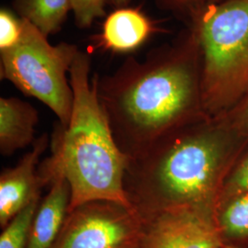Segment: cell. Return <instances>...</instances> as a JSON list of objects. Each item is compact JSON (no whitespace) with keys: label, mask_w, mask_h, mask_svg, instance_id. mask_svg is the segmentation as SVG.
Segmentation results:
<instances>
[{"label":"cell","mask_w":248,"mask_h":248,"mask_svg":"<svg viewBox=\"0 0 248 248\" xmlns=\"http://www.w3.org/2000/svg\"><path fill=\"white\" fill-rule=\"evenodd\" d=\"M202 53L194 27L143 62L128 58L99 78L98 95L119 148L127 159L164 136L209 116L204 110Z\"/></svg>","instance_id":"cell-1"},{"label":"cell","mask_w":248,"mask_h":248,"mask_svg":"<svg viewBox=\"0 0 248 248\" xmlns=\"http://www.w3.org/2000/svg\"><path fill=\"white\" fill-rule=\"evenodd\" d=\"M248 143V133L222 117H206L169 133L127 159L124 191L142 221L162 213H215L222 185Z\"/></svg>","instance_id":"cell-2"},{"label":"cell","mask_w":248,"mask_h":248,"mask_svg":"<svg viewBox=\"0 0 248 248\" xmlns=\"http://www.w3.org/2000/svg\"><path fill=\"white\" fill-rule=\"evenodd\" d=\"M89 74V55L79 51L69 72L74 93L70 121L67 127L59 124L55 130L52 154L46 160L70 185L69 211L91 201L131 207L124 191L127 157L116 142L99 101L97 75L90 80Z\"/></svg>","instance_id":"cell-3"},{"label":"cell","mask_w":248,"mask_h":248,"mask_svg":"<svg viewBox=\"0 0 248 248\" xmlns=\"http://www.w3.org/2000/svg\"><path fill=\"white\" fill-rule=\"evenodd\" d=\"M187 26L200 42L204 110L223 115L248 91V0L215 5Z\"/></svg>","instance_id":"cell-4"},{"label":"cell","mask_w":248,"mask_h":248,"mask_svg":"<svg viewBox=\"0 0 248 248\" xmlns=\"http://www.w3.org/2000/svg\"><path fill=\"white\" fill-rule=\"evenodd\" d=\"M78 52V47L70 44L51 45L33 24L22 18L18 43L0 52L1 79L8 80L24 95L43 102L65 128L74 101L67 73Z\"/></svg>","instance_id":"cell-5"},{"label":"cell","mask_w":248,"mask_h":248,"mask_svg":"<svg viewBox=\"0 0 248 248\" xmlns=\"http://www.w3.org/2000/svg\"><path fill=\"white\" fill-rule=\"evenodd\" d=\"M142 231L143 221L131 207L91 201L69 211L52 248H132Z\"/></svg>","instance_id":"cell-6"},{"label":"cell","mask_w":248,"mask_h":248,"mask_svg":"<svg viewBox=\"0 0 248 248\" xmlns=\"http://www.w3.org/2000/svg\"><path fill=\"white\" fill-rule=\"evenodd\" d=\"M214 214L184 210L154 216L143 221L142 243L146 248H211L225 245Z\"/></svg>","instance_id":"cell-7"},{"label":"cell","mask_w":248,"mask_h":248,"mask_svg":"<svg viewBox=\"0 0 248 248\" xmlns=\"http://www.w3.org/2000/svg\"><path fill=\"white\" fill-rule=\"evenodd\" d=\"M49 136L45 133L38 137L32 148L18 164L4 169L0 175V226L8 222L37 196L47 182L40 174V159L49 145Z\"/></svg>","instance_id":"cell-8"},{"label":"cell","mask_w":248,"mask_h":248,"mask_svg":"<svg viewBox=\"0 0 248 248\" xmlns=\"http://www.w3.org/2000/svg\"><path fill=\"white\" fill-rule=\"evenodd\" d=\"M39 171L49 191L37 209L27 248H52L69 213L71 188L62 172L47 160L40 165Z\"/></svg>","instance_id":"cell-9"},{"label":"cell","mask_w":248,"mask_h":248,"mask_svg":"<svg viewBox=\"0 0 248 248\" xmlns=\"http://www.w3.org/2000/svg\"><path fill=\"white\" fill-rule=\"evenodd\" d=\"M35 108L17 98H0V154L10 156L36 141Z\"/></svg>","instance_id":"cell-10"},{"label":"cell","mask_w":248,"mask_h":248,"mask_svg":"<svg viewBox=\"0 0 248 248\" xmlns=\"http://www.w3.org/2000/svg\"><path fill=\"white\" fill-rule=\"evenodd\" d=\"M154 30L150 19L138 9L121 8L107 17L99 44L116 53L131 52L142 45Z\"/></svg>","instance_id":"cell-11"},{"label":"cell","mask_w":248,"mask_h":248,"mask_svg":"<svg viewBox=\"0 0 248 248\" xmlns=\"http://www.w3.org/2000/svg\"><path fill=\"white\" fill-rule=\"evenodd\" d=\"M214 218L225 245L240 246L248 241V192L218 205Z\"/></svg>","instance_id":"cell-12"},{"label":"cell","mask_w":248,"mask_h":248,"mask_svg":"<svg viewBox=\"0 0 248 248\" xmlns=\"http://www.w3.org/2000/svg\"><path fill=\"white\" fill-rule=\"evenodd\" d=\"M20 18L29 20L48 37L56 32L71 10L69 0H16Z\"/></svg>","instance_id":"cell-13"},{"label":"cell","mask_w":248,"mask_h":248,"mask_svg":"<svg viewBox=\"0 0 248 248\" xmlns=\"http://www.w3.org/2000/svg\"><path fill=\"white\" fill-rule=\"evenodd\" d=\"M41 200V195L37 196L2 228L0 248H28L32 222Z\"/></svg>","instance_id":"cell-14"},{"label":"cell","mask_w":248,"mask_h":248,"mask_svg":"<svg viewBox=\"0 0 248 248\" xmlns=\"http://www.w3.org/2000/svg\"><path fill=\"white\" fill-rule=\"evenodd\" d=\"M247 192H248V143L225 178L216 207Z\"/></svg>","instance_id":"cell-15"},{"label":"cell","mask_w":248,"mask_h":248,"mask_svg":"<svg viewBox=\"0 0 248 248\" xmlns=\"http://www.w3.org/2000/svg\"><path fill=\"white\" fill-rule=\"evenodd\" d=\"M160 7L184 18L187 25L199 18L205 10L228 0H156Z\"/></svg>","instance_id":"cell-16"},{"label":"cell","mask_w":248,"mask_h":248,"mask_svg":"<svg viewBox=\"0 0 248 248\" xmlns=\"http://www.w3.org/2000/svg\"><path fill=\"white\" fill-rule=\"evenodd\" d=\"M77 24L88 28L97 18L105 15L107 0H69Z\"/></svg>","instance_id":"cell-17"},{"label":"cell","mask_w":248,"mask_h":248,"mask_svg":"<svg viewBox=\"0 0 248 248\" xmlns=\"http://www.w3.org/2000/svg\"><path fill=\"white\" fill-rule=\"evenodd\" d=\"M22 32V18H18L9 9L0 11V52L16 45Z\"/></svg>","instance_id":"cell-18"},{"label":"cell","mask_w":248,"mask_h":248,"mask_svg":"<svg viewBox=\"0 0 248 248\" xmlns=\"http://www.w3.org/2000/svg\"><path fill=\"white\" fill-rule=\"evenodd\" d=\"M222 117L231 126L248 133V91L239 101Z\"/></svg>","instance_id":"cell-19"},{"label":"cell","mask_w":248,"mask_h":248,"mask_svg":"<svg viewBox=\"0 0 248 248\" xmlns=\"http://www.w3.org/2000/svg\"><path fill=\"white\" fill-rule=\"evenodd\" d=\"M131 0H107L108 3L115 5L117 7H124L127 5Z\"/></svg>","instance_id":"cell-20"},{"label":"cell","mask_w":248,"mask_h":248,"mask_svg":"<svg viewBox=\"0 0 248 248\" xmlns=\"http://www.w3.org/2000/svg\"><path fill=\"white\" fill-rule=\"evenodd\" d=\"M132 248H145V246L143 245V243H142V239L141 241L138 243V244H136L134 247H133Z\"/></svg>","instance_id":"cell-21"},{"label":"cell","mask_w":248,"mask_h":248,"mask_svg":"<svg viewBox=\"0 0 248 248\" xmlns=\"http://www.w3.org/2000/svg\"><path fill=\"white\" fill-rule=\"evenodd\" d=\"M226 248H248L242 246H233V245H226Z\"/></svg>","instance_id":"cell-22"},{"label":"cell","mask_w":248,"mask_h":248,"mask_svg":"<svg viewBox=\"0 0 248 248\" xmlns=\"http://www.w3.org/2000/svg\"><path fill=\"white\" fill-rule=\"evenodd\" d=\"M211 248H226V245H220V246H215Z\"/></svg>","instance_id":"cell-23"}]
</instances>
